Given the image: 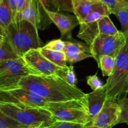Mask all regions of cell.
Listing matches in <instances>:
<instances>
[{"instance_id":"obj_37","label":"cell","mask_w":128,"mask_h":128,"mask_svg":"<svg viewBox=\"0 0 128 128\" xmlns=\"http://www.w3.org/2000/svg\"><path fill=\"white\" fill-rule=\"evenodd\" d=\"M84 128H98V127H96V126H94L89 125V126H85Z\"/></svg>"},{"instance_id":"obj_39","label":"cell","mask_w":128,"mask_h":128,"mask_svg":"<svg viewBox=\"0 0 128 128\" xmlns=\"http://www.w3.org/2000/svg\"><path fill=\"white\" fill-rule=\"evenodd\" d=\"M50 127V126H49ZM49 127H46V128H49Z\"/></svg>"},{"instance_id":"obj_35","label":"cell","mask_w":128,"mask_h":128,"mask_svg":"<svg viewBox=\"0 0 128 128\" xmlns=\"http://www.w3.org/2000/svg\"><path fill=\"white\" fill-rule=\"evenodd\" d=\"M4 39H5V37H4V36H2L0 35V46H1V45L3 44V43L4 42Z\"/></svg>"},{"instance_id":"obj_30","label":"cell","mask_w":128,"mask_h":128,"mask_svg":"<svg viewBox=\"0 0 128 128\" xmlns=\"http://www.w3.org/2000/svg\"><path fill=\"white\" fill-rule=\"evenodd\" d=\"M86 78H87V84L90 87L93 91L97 90L100 89L104 87V84L99 79V78L96 74L94 75V76H87Z\"/></svg>"},{"instance_id":"obj_3","label":"cell","mask_w":128,"mask_h":128,"mask_svg":"<svg viewBox=\"0 0 128 128\" xmlns=\"http://www.w3.org/2000/svg\"><path fill=\"white\" fill-rule=\"evenodd\" d=\"M0 111L14 119L24 128H46L56 122L48 110L42 108H22L0 103Z\"/></svg>"},{"instance_id":"obj_18","label":"cell","mask_w":128,"mask_h":128,"mask_svg":"<svg viewBox=\"0 0 128 128\" xmlns=\"http://www.w3.org/2000/svg\"><path fill=\"white\" fill-rule=\"evenodd\" d=\"M99 34L105 35H114L119 32L114 26L109 16H105L98 20Z\"/></svg>"},{"instance_id":"obj_10","label":"cell","mask_w":128,"mask_h":128,"mask_svg":"<svg viewBox=\"0 0 128 128\" xmlns=\"http://www.w3.org/2000/svg\"><path fill=\"white\" fill-rule=\"evenodd\" d=\"M120 114L118 100L106 99L99 114L91 122V126L99 128H112L117 125Z\"/></svg>"},{"instance_id":"obj_2","label":"cell","mask_w":128,"mask_h":128,"mask_svg":"<svg viewBox=\"0 0 128 128\" xmlns=\"http://www.w3.org/2000/svg\"><path fill=\"white\" fill-rule=\"evenodd\" d=\"M5 35L12 50L20 57L29 50L44 46L38 30L24 20L11 23L5 28Z\"/></svg>"},{"instance_id":"obj_38","label":"cell","mask_w":128,"mask_h":128,"mask_svg":"<svg viewBox=\"0 0 128 128\" xmlns=\"http://www.w3.org/2000/svg\"><path fill=\"white\" fill-rule=\"evenodd\" d=\"M123 34H124V36H125L126 38V40H128V32H126V33H123Z\"/></svg>"},{"instance_id":"obj_14","label":"cell","mask_w":128,"mask_h":128,"mask_svg":"<svg viewBox=\"0 0 128 128\" xmlns=\"http://www.w3.org/2000/svg\"><path fill=\"white\" fill-rule=\"evenodd\" d=\"M97 3H92L87 0H72L74 13L80 24L84 22L86 16L92 10Z\"/></svg>"},{"instance_id":"obj_29","label":"cell","mask_w":128,"mask_h":128,"mask_svg":"<svg viewBox=\"0 0 128 128\" xmlns=\"http://www.w3.org/2000/svg\"><path fill=\"white\" fill-rule=\"evenodd\" d=\"M43 48L48 49V50H54V51L64 52V48H65V42L64 41H62L61 39L54 40L48 43L46 45L43 46Z\"/></svg>"},{"instance_id":"obj_12","label":"cell","mask_w":128,"mask_h":128,"mask_svg":"<svg viewBox=\"0 0 128 128\" xmlns=\"http://www.w3.org/2000/svg\"><path fill=\"white\" fill-rule=\"evenodd\" d=\"M85 98L87 103L88 114L92 120V119L100 111L106 100L105 84L103 88L92 91L88 94H86Z\"/></svg>"},{"instance_id":"obj_17","label":"cell","mask_w":128,"mask_h":128,"mask_svg":"<svg viewBox=\"0 0 128 128\" xmlns=\"http://www.w3.org/2000/svg\"><path fill=\"white\" fill-rule=\"evenodd\" d=\"M13 22L9 0H0V23L5 29Z\"/></svg>"},{"instance_id":"obj_1","label":"cell","mask_w":128,"mask_h":128,"mask_svg":"<svg viewBox=\"0 0 128 128\" xmlns=\"http://www.w3.org/2000/svg\"><path fill=\"white\" fill-rule=\"evenodd\" d=\"M20 87L30 90L42 97L48 102H58L83 98L86 94L72 86L58 76L29 75L19 82Z\"/></svg>"},{"instance_id":"obj_28","label":"cell","mask_w":128,"mask_h":128,"mask_svg":"<svg viewBox=\"0 0 128 128\" xmlns=\"http://www.w3.org/2000/svg\"><path fill=\"white\" fill-rule=\"evenodd\" d=\"M100 2L109 8L110 12L116 8H128V3L125 0H100Z\"/></svg>"},{"instance_id":"obj_11","label":"cell","mask_w":128,"mask_h":128,"mask_svg":"<svg viewBox=\"0 0 128 128\" xmlns=\"http://www.w3.org/2000/svg\"><path fill=\"white\" fill-rule=\"evenodd\" d=\"M48 16L59 29L62 36L66 35L70 36L71 32L80 23L76 16L65 15L57 12L46 11Z\"/></svg>"},{"instance_id":"obj_33","label":"cell","mask_w":128,"mask_h":128,"mask_svg":"<svg viewBox=\"0 0 128 128\" xmlns=\"http://www.w3.org/2000/svg\"><path fill=\"white\" fill-rule=\"evenodd\" d=\"M18 1V0H9L10 5L12 12V16H13V22H14L15 21L16 16Z\"/></svg>"},{"instance_id":"obj_25","label":"cell","mask_w":128,"mask_h":128,"mask_svg":"<svg viewBox=\"0 0 128 128\" xmlns=\"http://www.w3.org/2000/svg\"><path fill=\"white\" fill-rule=\"evenodd\" d=\"M0 128H24L14 119L0 111Z\"/></svg>"},{"instance_id":"obj_20","label":"cell","mask_w":128,"mask_h":128,"mask_svg":"<svg viewBox=\"0 0 128 128\" xmlns=\"http://www.w3.org/2000/svg\"><path fill=\"white\" fill-rule=\"evenodd\" d=\"M98 67L101 69L104 77H109L112 74L115 67V58L108 55H102L99 58Z\"/></svg>"},{"instance_id":"obj_9","label":"cell","mask_w":128,"mask_h":128,"mask_svg":"<svg viewBox=\"0 0 128 128\" xmlns=\"http://www.w3.org/2000/svg\"><path fill=\"white\" fill-rule=\"evenodd\" d=\"M22 58L30 69L35 76H56L62 67L49 61L39 52L38 49H32L24 54Z\"/></svg>"},{"instance_id":"obj_24","label":"cell","mask_w":128,"mask_h":128,"mask_svg":"<svg viewBox=\"0 0 128 128\" xmlns=\"http://www.w3.org/2000/svg\"><path fill=\"white\" fill-rule=\"evenodd\" d=\"M118 103L120 108V114L117 124L125 123L128 125V98L119 99Z\"/></svg>"},{"instance_id":"obj_23","label":"cell","mask_w":128,"mask_h":128,"mask_svg":"<svg viewBox=\"0 0 128 128\" xmlns=\"http://www.w3.org/2000/svg\"><path fill=\"white\" fill-rule=\"evenodd\" d=\"M19 57L20 56H18L13 52L8 40L5 38L4 42L0 46V63L10 59H16Z\"/></svg>"},{"instance_id":"obj_15","label":"cell","mask_w":128,"mask_h":128,"mask_svg":"<svg viewBox=\"0 0 128 128\" xmlns=\"http://www.w3.org/2000/svg\"><path fill=\"white\" fill-rule=\"evenodd\" d=\"M38 50L42 55L56 66L62 68H64L67 66L66 54L64 52L48 50L43 47L39 48Z\"/></svg>"},{"instance_id":"obj_7","label":"cell","mask_w":128,"mask_h":128,"mask_svg":"<svg viewBox=\"0 0 128 128\" xmlns=\"http://www.w3.org/2000/svg\"><path fill=\"white\" fill-rule=\"evenodd\" d=\"M126 42V38L121 31L114 35L99 34L90 45V54L99 65V58L102 55L116 57Z\"/></svg>"},{"instance_id":"obj_27","label":"cell","mask_w":128,"mask_h":128,"mask_svg":"<svg viewBox=\"0 0 128 128\" xmlns=\"http://www.w3.org/2000/svg\"><path fill=\"white\" fill-rule=\"evenodd\" d=\"M66 61L67 62L72 64L77 62L85 60L87 58L92 57V54H87L85 52H77V53H66Z\"/></svg>"},{"instance_id":"obj_26","label":"cell","mask_w":128,"mask_h":128,"mask_svg":"<svg viewBox=\"0 0 128 128\" xmlns=\"http://www.w3.org/2000/svg\"><path fill=\"white\" fill-rule=\"evenodd\" d=\"M53 4L57 12H68L74 13L72 0H52Z\"/></svg>"},{"instance_id":"obj_32","label":"cell","mask_w":128,"mask_h":128,"mask_svg":"<svg viewBox=\"0 0 128 128\" xmlns=\"http://www.w3.org/2000/svg\"><path fill=\"white\" fill-rule=\"evenodd\" d=\"M40 4L44 8V10L46 12V10L51 11V12H56V10L55 9L54 4H53L52 0H38Z\"/></svg>"},{"instance_id":"obj_5","label":"cell","mask_w":128,"mask_h":128,"mask_svg":"<svg viewBox=\"0 0 128 128\" xmlns=\"http://www.w3.org/2000/svg\"><path fill=\"white\" fill-rule=\"evenodd\" d=\"M106 99L118 100L128 94V40L115 58V67L105 84Z\"/></svg>"},{"instance_id":"obj_19","label":"cell","mask_w":128,"mask_h":128,"mask_svg":"<svg viewBox=\"0 0 128 128\" xmlns=\"http://www.w3.org/2000/svg\"><path fill=\"white\" fill-rule=\"evenodd\" d=\"M56 76H58L70 86L74 87H76L77 86L78 81L75 74L74 66L72 65L69 67L67 66L64 68H60L57 72Z\"/></svg>"},{"instance_id":"obj_13","label":"cell","mask_w":128,"mask_h":128,"mask_svg":"<svg viewBox=\"0 0 128 128\" xmlns=\"http://www.w3.org/2000/svg\"><path fill=\"white\" fill-rule=\"evenodd\" d=\"M98 21L88 23L80 24V29L77 36L86 42V44L90 45L94 39L99 35Z\"/></svg>"},{"instance_id":"obj_36","label":"cell","mask_w":128,"mask_h":128,"mask_svg":"<svg viewBox=\"0 0 128 128\" xmlns=\"http://www.w3.org/2000/svg\"><path fill=\"white\" fill-rule=\"evenodd\" d=\"M88 2H91L92 3H100V0H87Z\"/></svg>"},{"instance_id":"obj_31","label":"cell","mask_w":128,"mask_h":128,"mask_svg":"<svg viewBox=\"0 0 128 128\" xmlns=\"http://www.w3.org/2000/svg\"><path fill=\"white\" fill-rule=\"evenodd\" d=\"M86 126L77 123L67 122L56 121L52 124L49 128H84Z\"/></svg>"},{"instance_id":"obj_16","label":"cell","mask_w":128,"mask_h":128,"mask_svg":"<svg viewBox=\"0 0 128 128\" xmlns=\"http://www.w3.org/2000/svg\"><path fill=\"white\" fill-rule=\"evenodd\" d=\"M111 14L109 8L102 2L98 3L92 10L87 14L82 23H88L96 22L101 19L105 16H109ZM81 24V23H80Z\"/></svg>"},{"instance_id":"obj_4","label":"cell","mask_w":128,"mask_h":128,"mask_svg":"<svg viewBox=\"0 0 128 128\" xmlns=\"http://www.w3.org/2000/svg\"><path fill=\"white\" fill-rule=\"evenodd\" d=\"M43 108L48 110L56 121L77 123L84 126L90 125L92 122L85 96L78 99L47 102Z\"/></svg>"},{"instance_id":"obj_8","label":"cell","mask_w":128,"mask_h":128,"mask_svg":"<svg viewBox=\"0 0 128 128\" xmlns=\"http://www.w3.org/2000/svg\"><path fill=\"white\" fill-rule=\"evenodd\" d=\"M48 102L45 99L23 87L0 90V103L13 104L18 107L43 108Z\"/></svg>"},{"instance_id":"obj_6","label":"cell","mask_w":128,"mask_h":128,"mask_svg":"<svg viewBox=\"0 0 128 128\" xmlns=\"http://www.w3.org/2000/svg\"><path fill=\"white\" fill-rule=\"evenodd\" d=\"M34 75L22 57L10 59L0 63V90L19 87V82L23 77Z\"/></svg>"},{"instance_id":"obj_34","label":"cell","mask_w":128,"mask_h":128,"mask_svg":"<svg viewBox=\"0 0 128 128\" xmlns=\"http://www.w3.org/2000/svg\"><path fill=\"white\" fill-rule=\"evenodd\" d=\"M0 35L2 36H4L5 37V29H4V27L2 25V24L0 23Z\"/></svg>"},{"instance_id":"obj_21","label":"cell","mask_w":128,"mask_h":128,"mask_svg":"<svg viewBox=\"0 0 128 128\" xmlns=\"http://www.w3.org/2000/svg\"><path fill=\"white\" fill-rule=\"evenodd\" d=\"M64 42H65V48H64V52L65 54L77 52H85L90 54V46L87 44L77 42H72L67 41Z\"/></svg>"},{"instance_id":"obj_22","label":"cell","mask_w":128,"mask_h":128,"mask_svg":"<svg viewBox=\"0 0 128 128\" xmlns=\"http://www.w3.org/2000/svg\"><path fill=\"white\" fill-rule=\"evenodd\" d=\"M111 14H114L119 19L121 24V32L126 33L128 32V9L127 8H120L112 10Z\"/></svg>"}]
</instances>
